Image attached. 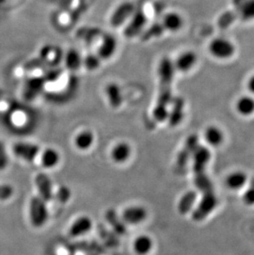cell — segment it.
<instances>
[{"mask_svg":"<svg viewBox=\"0 0 254 255\" xmlns=\"http://www.w3.org/2000/svg\"><path fill=\"white\" fill-rule=\"evenodd\" d=\"M173 63L168 58L161 60L158 68L159 86L156 105L153 109V118L157 122L163 123L168 119V107L173 100L172 99V85L175 73Z\"/></svg>","mask_w":254,"mask_h":255,"instance_id":"obj_1","label":"cell"},{"mask_svg":"<svg viewBox=\"0 0 254 255\" xmlns=\"http://www.w3.org/2000/svg\"><path fill=\"white\" fill-rule=\"evenodd\" d=\"M218 204V199L213 191L202 193V198L192 211V219L196 222H203L214 212Z\"/></svg>","mask_w":254,"mask_h":255,"instance_id":"obj_2","label":"cell"},{"mask_svg":"<svg viewBox=\"0 0 254 255\" xmlns=\"http://www.w3.org/2000/svg\"><path fill=\"white\" fill-rule=\"evenodd\" d=\"M209 52L218 60H229L233 57L236 51L235 44L225 37H216L210 42Z\"/></svg>","mask_w":254,"mask_h":255,"instance_id":"obj_3","label":"cell"},{"mask_svg":"<svg viewBox=\"0 0 254 255\" xmlns=\"http://www.w3.org/2000/svg\"><path fill=\"white\" fill-rule=\"evenodd\" d=\"M199 144L198 135L192 134L187 136V140H185L184 145L180 150L176 159V168L178 171L184 170L190 160L192 159L195 149Z\"/></svg>","mask_w":254,"mask_h":255,"instance_id":"obj_4","label":"cell"},{"mask_svg":"<svg viewBox=\"0 0 254 255\" xmlns=\"http://www.w3.org/2000/svg\"><path fill=\"white\" fill-rule=\"evenodd\" d=\"M30 217L32 226L43 227L48 219L46 202L41 197H33L30 203Z\"/></svg>","mask_w":254,"mask_h":255,"instance_id":"obj_5","label":"cell"},{"mask_svg":"<svg viewBox=\"0 0 254 255\" xmlns=\"http://www.w3.org/2000/svg\"><path fill=\"white\" fill-rule=\"evenodd\" d=\"M211 153L207 147L199 144L192 154V170L194 174L206 172V167L211 161Z\"/></svg>","mask_w":254,"mask_h":255,"instance_id":"obj_6","label":"cell"},{"mask_svg":"<svg viewBox=\"0 0 254 255\" xmlns=\"http://www.w3.org/2000/svg\"><path fill=\"white\" fill-rule=\"evenodd\" d=\"M147 17L143 10H137L133 13V17L129 25L126 27L125 36L127 37H133L140 33L142 29L146 24Z\"/></svg>","mask_w":254,"mask_h":255,"instance_id":"obj_7","label":"cell"},{"mask_svg":"<svg viewBox=\"0 0 254 255\" xmlns=\"http://www.w3.org/2000/svg\"><path fill=\"white\" fill-rule=\"evenodd\" d=\"M134 12V5L131 2H123L118 6L111 17V24L118 27L125 22L128 17L133 15Z\"/></svg>","mask_w":254,"mask_h":255,"instance_id":"obj_8","label":"cell"},{"mask_svg":"<svg viewBox=\"0 0 254 255\" xmlns=\"http://www.w3.org/2000/svg\"><path fill=\"white\" fill-rule=\"evenodd\" d=\"M39 147L31 143H17L12 147V151L17 156L31 162L35 159L39 153Z\"/></svg>","mask_w":254,"mask_h":255,"instance_id":"obj_9","label":"cell"},{"mask_svg":"<svg viewBox=\"0 0 254 255\" xmlns=\"http://www.w3.org/2000/svg\"><path fill=\"white\" fill-rule=\"evenodd\" d=\"M197 62V54L193 51H188L181 54L177 58V60L173 65H174L176 70H178L179 72L186 73L192 70Z\"/></svg>","mask_w":254,"mask_h":255,"instance_id":"obj_10","label":"cell"},{"mask_svg":"<svg viewBox=\"0 0 254 255\" xmlns=\"http://www.w3.org/2000/svg\"><path fill=\"white\" fill-rule=\"evenodd\" d=\"M147 217L146 210L139 206L129 207L123 212V222L127 224L137 225L145 220Z\"/></svg>","mask_w":254,"mask_h":255,"instance_id":"obj_11","label":"cell"},{"mask_svg":"<svg viewBox=\"0 0 254 255\" xmlns=\"http://www.w3.org/2000/svg\"><path fill=\"white\" fill-rule=\"evenodd\" d=\"M36 188L38 189L39 194L45 202L51 201L53 198L52 184L49 176L46 173H39L36 176Z\"/></svg>","mask_w":254,"mask_h":255,"instance_id":"obj_12","label":"cell"},{"mask_svg":"<svg viewBox=\"0 0 254 255\" xmlns=\"http://www.w3.org/2000/svg\"><path fill=\"white\" fill-rule=\"evenodd\" d=\"M249 182L247 173L244 171H234L230 173L226 179V184L227 188L233 191H238L245 188Z\"/></svg>","mask_w":254,"mask_h":255,"instance_id":"obj_13","label":"cell"},{"mask_svg":"<svg viewBox=\"0 0 254 255\" xmlns=\"http://www.w3.org/2000/svg\"><path fill=\"white\" fill-rule=\"evenodd\" d=\"M173 103V107L171 111H168V123L170 127L175 128L177 126L179 125L184 116V102L182 99H174L172 100Z\"/></svg>","mask_w":254,"mask_h":255,"instance_id":"obj_14","label":"cell"},{"mask_svg":"<svg viewBox=\"0 0 254 255\" xmlns=\"http://www.w3.org/2000/svg\"><path fill=\"white\" fill-rule=\"evenodd\" d=\"M197 193L196 191H188L182 195L178 203V212L181 215H187L192 212L197 201Z\"/></svg>","mask_w":254,"mask_h":255,"instance_id":"obj_15","label":"cell"},{"mask_svg":"<svg viewBox=\"0 0 254 255\" xmlns=\"http://www.w3.org/2000/svg\"><path fill=\"white\" fill-rule=\"evenodd\" d=\"M235 109L238 114L243 117H250L254 114V96L244 95L237 99Z\"/></svg>","mask_w":254,"mask_h":255,"instance_id":"obj_16","label":"cell"},{"mask_svg":"<svg viewBox=\"0 0 254 255\" xmlns=\"http://www.w3.org/2000/svg\"><path fill=\"white\" fill-rule=\"evenodd\" d=\"M204 138L206 143L212 147H218L225 140V135L221 128L216 126H210L204 133Z\"/></svg>","mask_w":254,"mask_h":255,"instance_id":"obj_17","label":"cell"},{"mask_svg":"<svg viewBox=\"0 0 254 255\" xmlns=\"http://www.w3.org/2000/svg\"><path fill=\"white\" fill-rule=\"evenodd\" d=\"M183 23H184V21L179 13L171 12H168L163 17L162 25H163L164 30L176 32L182 28Z\"/></svg>","mask_w":254,"mask_h":255,"instance_id":"obj_18","label":"cell"},{"mask_svg":"<svg viewBox=\"0 0 254 255\" xmlns=\"http://www.w3.org/2000/svg\"><path fill=\"white\" fill-rule=\"evenodd\" d=\"M93 227L91 219L88 217H79L73 223L70 229V235L72 237H78L88 233Z\"/></svg>","mask_w":254,"mask_h":255,"instance_id":"obj_19","label":"cell"},{"mask_svg":"<svg viewBox=\"0 0 254 255\" xmlns=\"http://www.w3.org/2000/svg\"><path fill=\"white\" fill-rule=\"evenodd\" d=\"M105 218L108 224L110 225L116 233L119 235H124L126 233L127 227H126L125 222H123V218L121 219L115 210H108L106 212Z\"/></svg>","mask_w":254,"mask_h":255,"instance_id":"obj_20","label":"cell"},{"mask_svg":"<svg viewBox=\"0 0 254 255\" xmlns=\"http://www.w3.org/2000/svg\"><path fill=\"white\" fill-rule=\"evenodd\" d=\"M235 6L243 19L254 20V0H235Z\"/></svg>","mask_w":254,"mask_h":255,"instance_id":"obj_21","label":"cell"},{"mask_svg":"<svg viewBox=\"0 0 254 255\" xmlns=\"http://www.w3.org/2000/svg\"><path fill=\"white\" fill-rule=\"evenodd\" d=\"M117 49V41L113 36H104L103 42L99 46V56L100 59H109L113 56Z\"/></svg>","mask_w":254,"mask_h":255,"instance_id":"obj_22","label":"cell"},{"mask_svg":"<svg viewBox=\"0 0 254 255\" xmlns=\"http://www.w3.org/2000/svg\"><path fill=\"white\" fill-rule=\"evenodd\" d=\"M43 79L41 78H34L31 79L26 82V86H25V97L26 99L31 100L36 98L41 90L44 88Z\"/></svg>","mask_w":254,"mask_h":255,"instance_id":"obj_23","label":"cell"},{"mask_svg":"<svg viewBox=\"0 0 254 255\" xmlns=\"http://www.w3.org/2000/svg\"><path fill=\"white\" fill-rule=\"evenodd\" d=\"M131 154V148L125 142L118 143L112 150V158L117 163H124L129 159Z\"/></svg>","mask_w":254,"mask_h":255,"instance_id":"obj_24","label":"cell"},{"mask_svg":"<svg viewBox=\"0 0 254 255\" xmlns=\"http://www.w3.org/2000/svg\"><path fill=\"white\" fill-rule=\"evenodd\" d=\"M153 241L149 236H141L134 241V252L138 255H146L151 251Z\"/></svg>","mask_w":254,"mask_h":255,"instance_id":"obj_25","label":"cell"},{"mask_svg":"<svg viewBox=\"0 0 254 255\" xmlns=\"http://www.w3.org/2000/svg\"><path fill=\"white\" fill-rule=\"evenodd\" d=\"M194 183L196 188L202 193L213 191V184L206 172L194 174Z\"/></svg>","mask_w":254,"mask_h":255,"instance_id":"obj_26","label":"cell"},{"mask_svg":"<svg viewBox=\"0 0 254 255\" xmlns=\"http://www.w3.org/2000/svg\"><path fill=\"white\" fill-rule=\"evenodd\" d=\"M94 135L91 131L89 130H84L81 133H79L75 138V144L79 149L85 150L92 146L94 143Z\"/></svg>","mask_w":254,"mask_h":255,"instance_id":"obj_27","label":"cell"},{"mask_svg":"<svg viewBox=\"0 0 254 255\" xmlns=\"http://www.w3.org/2000/svg\"><path fill=\"white\" fill-rule=\"evenodd\" d=\"M60 161V154L55 149H47L41 156V163L45 168H53Z\"/></svg>","mask_w":254,"mask_h":255,"instance_id":"obj_28","label":"cell"},{"mask_svg":"<svg viewBox=\"0 0 254 255\" xmlns=\"http://www.w3.org/2000/svg\"><path fill=\"white\" fill-rule=\"evenodd\" d=\"M66 67L70 70H76L80 67L82 60L79 54L75 50L68 51L65 58Z\"/></svg>","mask_w":254,"mask_h":255,"instance_id":"obj_29","label":"cell"},{"mask_svg":"<svg viewBox=\"0 0 254 255\" xmlns=\"http://www.w3.org/2000/svg\"><path fill=\"white\" fill-rule=\"evenodd\" d=\"M107 94H108L111 105L113 108H118L120 106L123 99H122L121 90L117 85H113L108 86L107 89Z\"/></svg>","mask_w":254,"mask_h":255,"instance_id":"obj_30","label":"cell"},{"mask_svg":"<svg viewBox=\"0 0 254 255\" xmlns=\"http://www.w3.org/2000/svg\"><path fill=\"white\" fill-rule=\"evenodd\" d=\"M248 183H249V185L243 194V202L246 206L253 207L254 206V177L252 179H250Z\"/></svg>","mask_w":254,"mask_h":255,"instance_id":"obj_31","label":"cell"},{"mask_svg":"<svg viewBox=\"0 0 254 255\" xmlns=\"http://www.w3.org/2000/svg\"><path fill=\"white\" fill-rule=\"evenodd\" d=\"M164 28H163L162 23H155V24L152 25L151 27H149L144 34H143V40L144 41H148L149 39L153 38V37H157L163 34Z\"/></svg>","mask_w":254,"mask_h":255,"instance_id":"obj_32","label":"cell"},{"mask_svg":"<svg viewBox=\"0 0 254 255\" xmlns=\"http://www.w3.org/2000/svg\"><path fill=\"white\" fill-rule=\"evenodd\" d=\"M99 233L101 236L102 239L106 244H108V246H117L118 245V240L117 237L114 236V235L107 231L103 226H99Z\"/></svg>","mask_w":254,"mask_h":255,"instance_id":"obj_33","label":"cell"},{"mask_svg":"<svg viewBox=\"0 0 254 255\" xmlns=\"http://www.w3.org/2000/svg\"><path fill=\"white\" fill-rule=\"evenodd\" d=\"M100 65V58L95 55H89L84 59V65L89 70H95Z\"/></svg>","mask_w":254,"mask_h":255,"instance_id":"obj_34","label":"cell"},{"mask_svg":"<svg viewBox=\"0 0 254 255\" xmlns=\"http://www.w3.org/2000/svg\"><path fill=\"white\" fill-rule=\"evenodd\" d=\"M70 197H71V192L67 187L62 186L58 189L57 193H56V198L59 202L65 203L70 200Z\"/></svg>","mask_w":254,"mask_h":255,"instance_id":"obj_35","label":"cell"},{"mask_svg":"<svg viewBox=\"0 0 254 255\" xmlns=\"http://www.w3.org/2000/svg\"><path fill=\"white\" fill-rule=\"evenodd\" d=\"M12 188L8 185H0V200H7L12 195Z\"/></svg>","mask_w":254,"mask_h":255,"instance_id":"obj_36","label":"cell"},{"mask_svg":"<svg viewBox=\"0 0 254 255\" xmlns=\"http://www.w3.org/2000/svg\"><path fill=\"white\" fill-rule=\"evenodd\" d=\"M7 157L6 155L4 147L2 143H0V169H4L7 166Z\"/></svg>","mask_w":254,"mask_h":255,"instance_id":"obj_37","label":"cell"},{"mask_svg":"<svg viewBox=\"0 0 254 255\" xmlns=\"http://www.w3.org/2000/svg\"><path fill=\"white\" fill-rule=\"evenodd\" d=\"M59 71H60V70H52V71H50V72L46 75V80L54 81V80H56L58 76H59L60 74Z\"/></svg>","mask_w":254,"mask_h":255,"instance_id":"obj_38","label":"cell"},{"mask_svg":"<svg viewBox=\"0 0 254 255\" xmlns=\"http://www.w3.org/2000/svg\"><path fill=\"white\" fill-rule=\"evenodd\" d=\"M247 89L252 96H254V75L250 76L247 81Z\"/></svg>","mask_w":254,"mask_h":255,"instance_id":"obj_39","label":"cell"}]
</instances>
